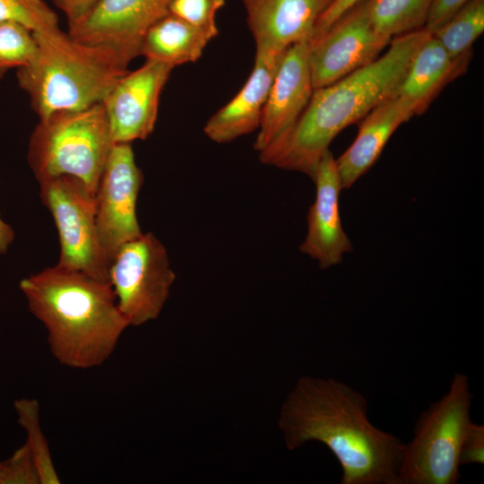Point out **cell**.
I'll return each instance as SVG.
<instances>
[{
  "label": "cell",
  "instance_id": "1",
  "mask_svg": "<svg viewBox=\"0 0 484 484\" xmlns=\"http://www.w3.org/2000/svg\"><path fill=\"white\" fill-rule=\"evenodd\" d=\"M366 397L332 377H300L281 408L278 426L288 449L311 441L333 454L341 484H399L405 444L368 419Z\"/></svg>",
  "mask_w": 484,
  "mask_h": 484
},
{
  "label": "cell",
  "instance_id": "2",
  "mask_svg": "<svg viewBox=\"0 0 484 484\" xmlns=\"http://www.w3.org/2000/svg\"><path fill=\"white\" fill-rule=\"evenodd\" d=\"M430 35L422 28L394 37L387 52L371 64L315 89L289 135L259 152L261 162L312 178L320 159L343 129L397 95L415 54Z\"/></svg>",
  "mask_w": 484,
  "mask_h": 484
},
{
  "label": "cell",
  "instance_id": "3",
  "mask_svg": "<svg viewBox=\"0 0 484 484\" xmlns=\"http://www.w3.org/2000/svg\"><path fill=\"white\" fill-rule=\"evenodd\" d=\"M19 288L46 329L50 352L67 367L103 365L129 327L109 282L82 272L56 264L23 278Z\"/></svg>",
  "mask_w": 484,
  "mask_h": 484
},
{
  "label": "cell",
  "instance_id": "4",
  "mask_svg": "<svg viewBox=\"0 0 484 484\" xmlns=\"http://www.w3.org/2000/svg\"><path fill=\"white\" fill-rule=\"evenodd\" d=\"M32 34L35 56L16 77L39 119L102 103L128 71L112 50L78 41L58 26Z\"/></svg>",
  "mask_w": 484,
  "mask_h": 484
},
{
  "label": "cell",
  "instance_id": "5",
  "mask_svg": "<svg viewBox=\"0 0 484 484\" xmlns=\"http://www.w3.org/2000/svg\"><path fill=\"white\" fill-rule=\"evenodd\" d=\"M115 144L102 103L55 112L33 129L27 160L37 180L68 175L94 194Z\"/></svg>",
  "mask_w": 484,
  "mask_h": 484
},
{
  "label": "cell",
  "instance_id": "6",
  "mask_svg": "<svg viewBox=\"0 0 484 484\" xmlns=\"http://www.w3.org/2000/svg\"><path fill=\"white\" fill-rule=\"evenodd\" d=\"M469 377L455 373L449 389L419 416L405 444L399 484H455L460 478L461 445L472 422Z\"/></svg>",
  "mask_w": 484,
  "mask_h": 484
},
{
  "label": "cell",
  "instance_id": "7",
  "mask_svg": "<svg viewBox=\"0 0 484 484\" xmlns=\"http://www.w3.org/2000/svg\"><path fill=\"white\" fill-rule=\"evenodd\" d=\"M175 279L167 250L151 232L120 246L108 265L109 284L129 326L160 315Z\"/></svg>",
  "mask_w": 484,
  "mask_h": 484
},
{
  "label": "cell",
  "instance_id": "8",
  "mask_svg": "<svg viewBox=\"0 0 484 484\" xmlns=\"http://www.w3.org/2000/svg\"><path fill=\"white\" fill-rule=\"evenodd\" d=\"M41 202L57 229L56 264L108 281V264L99 244L94 194L79 178L61 175L38 180Z\"/></svg>",
  "mask_w": 484,
  "mask_h": 484
},
{
  "label": "cell",
  "instance_id": "9",
  "mask_svg": "<svg viewBox=\"0 0 484 484\" xmlns=\"http://www.w3.org/2000/svg\"><path fill=\"white\" fill-rule=\"evenodd\" d=\"M143 182L132 144L115 143L94 193L97 231L108 265L120 246L143 234L136 216Z\"/></svg>",
  "mask_w": 484,
  "mask_h": 484
},
{
  "label": "cell",
  "instance_id": "10",
  "mask_svg": "<svg viewBox=\"0 0 484 484\" xmlns=\"http://www.w3.org/2000/svg\"><path fill=\"white\" fill-rule=\"evenodd\" d=\"M391 40L376 30L367 1L360 0L323 34L309 41L314 90L330 85L371 64Z\"/></svg>",
  "mask_w": 484,
  "mask_h": 484
},
{
  "label": "cell",
  "instance_id": "11",
  "mask_svg": "<svg viewBox=\"0 0 484 484\" xmlns=\"http://www.w3.org/2000/svg\"><path fill=\"white\" fill-rule=\"evenodd\" d=\"M171 0H99L80 22L68 26L74 39L112 50L123 65L140 56L149 29L169 13Z\"/></svg>",
  "mask_w": 484,
  "mask_h": 484
},
{
  "label": "cell",
  "instance_id": "12",
  "mask_svg": "<svg viewBox=\"0 0 484 484\" xmlns=\"http://www.w3.org/2000/svg\"><path fill=\"white\" fill-rule=\"evenodd\" d=\"M173 67L145 60L127 71L102 101L115 143L145 140L154 130L160 93Z\"/></svg>",
  "mask_w": 484,
  "mask_h": 484
},
{
  "label": "cell",
  "instance_id": "13",
  "mask_svg": "<svg viewBox=\"0 0 484 484\" xmlns=\"http://www.w3.org/2000/svg\"><path fill=\"white\" fill-rule=\"evenodd\" d=\"M309 41L293 44L281 57L254 144L258 152L281 143L294 128L310 100L314 88Z\"/></svg>",
  "mask_w": 484,
  "mask_h": 484
},
{
  "label": "cell",
  "instance_id": "14",
  "mask_svg": "<svg viewBox=\"0 0 484 484\" xmlns=\"http://www.w3.org/2000/svg\"><path fill=\"white\" fill-rule=\"evenodd\" d=\"M316 192L307 216V232L299 251L317 261L321 269L339 264L352 244L344 232L340 215V194L343 189L333 152L327 150L312 177Z\"/></svg>",
  "mask_w": 484,
  "mask_h": 484
},
{
  "label": "cell",
  "instance_id": "15",
  "mask_svg": "<svg viewBox=\"0 0 484 484\" xmlns=\"http://www.w3.org/2000/svg\"><path fill=\"white\" fill-rule=\"evenodd\" d=\"M333 0H242L255 48L282 54L311 40L315 26Z\"/></svg>",
  "mask_w": 484,
  "mask_h": 484
},
{
  "label": "cell",
  "instance_id": "16",
  "mask_svg": "<svg viewBox=\"0 0 484 484\" xmlns=\"http://www.w3.org/2000/svg\"><path fill=\"white\" fill-rule=\"evenodd\" d=\"M283 54L255 48L254 67L244 86L206 122L203 132L209 139L229 143L259 128Z\"/></svg>",
  "mask_w": 484,
  "mask_h": 484
},
{
  "label": "cell",
  "instance_id": "17",
  "mask_svg": "<svg viewBox=\"0 0 484 484\" xmlns=\"http://www.w3.org/2000/svg\"><path fill=\"white\" fill-rule=\"evenodd\" d=\"M414 115L413 104L395 95L362 118L355 140L336 160L343 189L350 188L372 168L393 134Z\"/></svg>",
  "mask_w": 484,
  "mask_h": 484
},
{
  "label": "cell",
  "instance_id": "18",
  "mask_svg": "<svg viewBox=\"0 0 484 484\" xmlns=\"http://www.w3.org/2000/svg\"><path fill=\"white\" fill-rule=\"evenodd\" d=\"M472 56L470 51L452 58L432 34L415 54L397 95L411 101L422 114L446 84L463 73Z\"/></svg>",
  "mask_w": 484,
  "mask_h": 484
},
{
  "label": "cell",
  "instance_id": "19",
  "mask_svg": "<svg viewBox=\"0 0 484 484\" xmlns=\"http://www.w3.org/2000/svg\"><path fill=\"white\" fill-rule=\"evenodd\" d=\"M212 39L208 32L169 13L146 32L140 56L174 68L198 60Z\"/></svg>",
  "mask_w": 484,
  "mask_h": 484
},
{
  "label": "cell",
  "instance_id": "20",
  "mask_svg": "<svg viewBox=\"0 0 484 484\" xmlns=\"http://www.w3.org/2000/svg\"><path fill=\"white\" fill-rule=\"evenodd\" d=\"M376 30L390 39L424 28L433 0H366Z\"/></svg>",
  "mask_w": 484,
  "mask_h": 484
},
{
  "label": "cell",
  "instance_id": "21",
  "mask_svg": "<svg viewBox=\"0 0 484 484\" xmlns=\"http://www.w3.org/2000/svg\"><path fill=\"white\" fill-rule=\"evenodd\" d=\"M484 30V0H469L444 25L431 33L452 58L472 51Z\"/></svg>",
  "mask_w": 484,
  "mask_h": 484
},
{
  "label": "cell",
  "instance_id": "22",
  "mask_svg": "<svg viewBox=\"0 0 484 484\" xmlns=\"http://www.w3.org/2000/svg\"><path fill=\"white\" fill-rule=\"evenodd\" d=\"M18 422L27 436L26 445L32 456L39 484H59L48 440L42 431L39 403L35 399L22 398L14 402Z\"/></svg>",
  "mask_w": 484,
  "mask_h": 484
},
{
  "label": "cell",
  "instance_id": "23",
  "mask_svg": "<svg viewBox=\"0 0 484 484\" xmlns=\"http://www.w3.org/2000/svg\"><path fill=\"white\" fill-rule=\"evenodd\" d=\"M37 50L32 31L13 22H0V67L7 71L28 65Z\"/></svg>",
  "mask_w": 484,
  "mask_h": 484
},
{
  "label": "cell",
  "instance_id": "24",
  "mask_svg": "<svg viewBox=\"0 0 484 484\" xmlns=\"http://www.w3.org/2000/svg\"><path fill=\"white\" fill-rule=\"evenodd\" d=\"M0 22H17L31 31L58 26L56 13L44 0H0Z\"/></svg>",
  "mask_w": 484,
  "mask_h": 484
},
{
  "label": "cell",
  "instance_id": "25",
  "mask_svg": "<svg viewBox=\"0 0 484 484\" xmlns=\"http://www.w3.org/2000/svg\"><path fill=\"white\" fill-rule=\"evenodd\" d=\"M224 4L225 0H171L169 13L215 38L216 13Z\"/></svg>",
  "mask_w": 484,
  "mask_h": 484
},
{
  "label": "cell",
  "instance_id": "26",
  "mask_svg": "<svg viewBox=\"0 0 484 484\" xmlns=\"http://www.w3.org/2000/svg\"><path fill=\"white\" fill-rule=\"evenodd\" d=\"M0 484H39L37 470L26 444L9 458L0 460Z\"/></svg>",
  "mask_w": 484,
  "mask_h": 484
},
{
  "label": "cell",
  "instance_id": "27",
  "mask_svg": "<svg viewBox=\"0 0 484 484\" xmlns=\"http://www.w3.org/2000/svg\"><path fill=\"white\" fill-rule=\"evenodd\" d=\"M459 463H484V426L471 422L462 440L459 454Z\"/></svg>",
  "mask_w": 484,
  "mask_h": 484
},
{
  "label": "cell",
  "instance_id": "28",
  "mask_svg": "<svg viewBox=\"0 0 484 484\" xmlns=\"http://www.w3.org/2000/svg\"><path fill=\"white\" fill-rule=\"evenodd\" d=\"M469 0H433L424 29L433 33Z\"/></svg>",
  "mask_w": 484,
  "mask_h": 484
},
{
  "label": "cell",
  "instance_id": "29",
  "mask_svg": "<svg viewBox=\"0 0 484 484\" xmlns=\"http://www.w3.org/2000/svg\"><path fill=\"white\" fill-rule=\"evenodd\" d=\"M99 0H52L65 15L68 26L83 19Z\"/></svg>",
  "mask_w": 484,
  "mask_h": 484
},
{
  "label": "cell",
  "instance_id": "30",
  "mask_svg": "<svg viewBox=\"0 0 484 484\" xmlns=\"http://www.w3.org/2000/svg\"><path fill=\"white\" fill-rule=\"evenodd\" d=\"M360 0H333L320 17L315 30V39L323 34L341 14Z\"/></svg>",
  "mask_w": 484,
  "mask_h": 484
},
{
  "label": "cell",
  "instance_id": "31",
  "mask_svg": "<svg viewBox=\"0 0 484 484\" xmlns=\"http://www.w3.org/2000/svg\"><path fill=\"white\" fill-rule=\"evenodd\" d=\"M14 239L13 228L4 220L0 213V255H4Z\"/></svg>",
  "mask_w": 484,
  "mask_h": 484
},
{
  "label": "cell",
  "instance_id": "32",
  "mask_svg": "<svg viewBox=\"0 0 484 484\" xmlns=\"http://www.w3.org/2000/svg\"><path fill=\"white\" fill-rule=\"evenodd\" d=\"M5 70L0 67V78L5 73Z\"/></svg>",
  "mask_w": 484,
  "mask_h": 484
}]
</instances>
